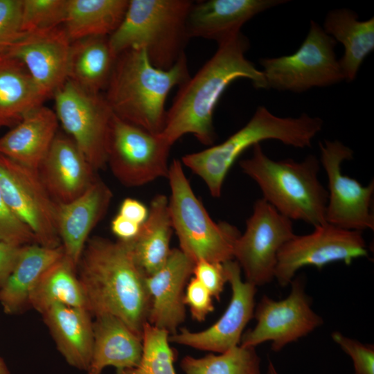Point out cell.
<instances>
[{
    "mask_svg": "<svg viewBox=\"0 0 374 374\" xmlns=\"http://www.w3.org/2000/svg\"><path fill=\"white\" fill-rule=\"evenodd\" d=\"M214 55L193 76L179 86L167 110L160 135L170 145L186 134L205 145L216 139L213 116L229 85L239 78L251 80L257 89H267L261 70L246 57L248 39L240 32L219 44Z\"/></svg>",
    "mask_w": 374,
    "mask_h": 374,
    "instance_id": "1",
    "label": "cell"
},
{
    "mask_svg": "<svg viewBox=\"0 0 374 374\" xmlns=\"http://www.w3.org/2000/svg\"><path fill=\"white\" fill-rule=\"evenodd\" d=\"M77 269L89 312L115 316L141 337L150 297L130 242L98 236L88 240Z\"/></svg>",
    "mask_w": 374,
    "mask_h": 374,
    "instance_id": "2",
    "label": "cell"
},
{
    "mask_svg": "<svg viewBox=\"0 0 374 374\" xmlns=\"http://www.w3.org/2000/svg\"><path fill=\"white\" fill-rule=\"evenodd\" d=\"M190 77L186 54L163 70L151 64L144 49L132 48L117 55L104 96L116 116L159 134L169 92Z\"/></svg>",
    "mask_w": 374,
    "mask_h": 374,
    "instance_id": "3",
    "label": "cell"
},
{
    "mask_svg": "<svg viewBox=\"0 0 374 374\" xmlns=\"http://www.w3.org/2000/svg\"><path fill=\"white\" fill-rule=\"evenodd\" d=\"M323 125L321 118L305 113L298 117H279L260 106L247 123L224 141L202 151L186 154L181 162L199 176L210 194L217 198L221 196L231 168L249 148L268 139L296 148H309Z\"/></svg>",
    "mask_w": 374,
    "mask_h": 374,
    "instance_id": "4",
    "label": "cell"
},
{
    "mask_svg": "<svg viewBox=\"0 0 374 374\" xmlns=\"http://www.w3.org/2000/svg\"><path fill=\"white\" fill-rule=\"evenodd\" d=\"M252 148L251 157L239 164L258 184L262 198L291 220H301L314 227L326 223L328 192L318 177L319 160L310 154L301 162L291 159L274 161L265 154L260 143Z\"/></svg>",
    "mask_w": 374,
    "mask_h": 374,
    "instance_id": "5",
    "label": "cell"
},
{
    "mask_svg": "<svg viewBox=\"0 0 374 374\" xmlns=\"http://www.w3.org/2000/svg\"><path fill=\"white\" fill-rule=\"evenodd\" d=\"M193 3L189 0H130L121 23L109 36L113 53L117 57L125 50L141 48L153 66L169 69L185 54Z\"/></svg>",
    "mask_w": 374,
    "mask_h": 374,
    "instance_id": "6",
    "label": "cell"
},
{
    "mask_svg": "<svg viewBox=\"0 0 374 374\" xmlns=\"http://www.w3.org/2000/svg\"><path fill=\"white\" fill-rule=\"evenodd\" d=\"M167 178L169 211L179 249L195 263L200 260L220 263L234 260L239 230L226 222L212 220L194 193L179 160L172 161Z\"/></svg>",
    "mask_w": 374,
    "mask_h": 374,
    "instance_id": "7",
    "label": "cell"
},
{
    "mask_svg": "<svg viewBox=\"0 0 374 374\" xmlns=\"http://www.w3.org/2000/svg\"><path fill=\"white\" fill-rule=\"evenodd\" d=\"M336 44L312 20L308 33L296 51L259 60L267 89L301 93L344 81L335 51Z\"/></svg>",
    "mask_w": 374,
    "mask_h": 374,
    "instance_id": "8",
    "label": "cell"
},
{
    "mask_svg": "<svg viewBox=\"0 0 374 374\" xmlns=\"http://www.w3.org/2000/svg\"><path fill=\"white\" fill-rule=\"evenodd\" d=\"M58 122L97 171L107 165L113 112L101 93L67 80L53 94Z\"/></svg>",
    "mask_w": 374,
    "mask_h": 374,
    "instance_id": "9",
    "label": "cell"
},
{
    "mask_svg": "<svg viewBox=\"0 0 374 374\" xmlns=\"http://www.w3.org/2000/svg\"><path fill=\"white\" fill-rule=\"evenodd\" d=\"M172 145L160 134H152L113 115L107 164L127 187H138L168 177Z\"/></svg>",
    "mask_w": 374,
    "mask_h": 374,
    "instance_id": "10",
    "label": "cell"
},
{
    "mask_svg": "<svg viewBox=\"0 0 374 374\" xmlns=\"http://www.w3.org/2000/svg\"><path fill=\"white\" fill-rule=\"evenodd\" d=\"M0 187L5 202L43 247L61 246L57 227V203L35 170L0 154Z\"/></svg>",
    "mask_w": 374,
    "mask_h": 374,
    "instance_id": "11",
    "label": "cell"
},
{
    "mask_svg": "<svg viewBox=\"0 0 374 374\" xmlns=\"http://www.w3.org/2000/svg\"><path fill=\"white\" fill-rule=\"evenodd\" d=\"M314 228L309 234L295 235L279 250L274 278L280 285L290 284L296 272L303 267L321 269L335 262L350 265L354 259L368 256L362 231L328 222Z\"/></svg>",
    "mask_w": 374,
    "mask_h": 374,
    "instance_id": "12",
    "label": "cell"
},
{
    "mask_svg": "<svg viewBox=\"0 0 374 374\" xmlns=\"http://www.w3.org/2000/svg\"><path fill=\"white\" fill-rule=\"evenodd\" d=\"M294 235L290 219L263 198L256 200L245 231L234 247L233 258L246 281L256 287L270 283L274 278L279 250Z\"/></svg>",
    "mask_w": 374,
    "mask_h": 374,
    "instance_id": "13",
    "label": "cell"
},
{
    "mask_svg": "<svg viewBox=\"0 0 374 374\" xmlns=\"http://www.w3.org/2000/svg\"><path fill=\"white\" fill-rule=\"evenodd\" d=\"M290 284L289 296L281 301L262 297L253 313L257 323L242 334L240 346L255 348L271 341V350L278 352L323 324V319L311 308L303 278L296 277Z\"/></svg>",
    "mask_w": 374,
    "mask_h": 374,
    "instance_id": "14",
    "label": "cell"
},
{
    "mask_svg": "<svg viewBox=\"0 0 374 374\" xmlns=\"http://www.w3.org/2000/svg\"><path fill=\"white\" fill-rule=\"evenodd\" d=\"M323 166L328 180L326 222L336 226L362 231L374 229L371 211L374 181L362 186L357 180L341 172V165L353 158V151L339 141L319 143Z\"/></svg>",
    "mask_w": 374,
    "mask_h": 374,
    "instance_id": "15",
    "label": "cell"
},
{
    "mask_svg": "<svg viewBox=\"0 0 374 374\" xmlns=\"http://www.w3.org/2000/svg\"><path fill=\"white\" fill-rule=\"evenodd\" d=\"M231 287L229 304L222 317L207 329L191 332L181 328L169 336V341L198 350L222 353L239 346L243 330L253 317L256 287L242 281L241 269L235 260L224 262Z\"/></svg>",
    "mask_w": 374,
    "mask_h": 374,
    "instance_id": "16",
    "label": "cell"
},
{
    "mask_svg": "<svg viewBox=\"0 0 374 374\" xmlns=\"http://www.w3.org/2000/svg\"><path fill=\"white\" fill-rule=\"evenodd\" d=\"M71 43L62 26L25 33L6 54L24 64L48 98L68 80Z\"/></svg>",
    "mask_w": 374,
    "mask_h": 374,
    "instance_id": "17",
    "label": "cell"
},
{
    "mask_svg": "<svg viewBox=\"0 0 374 374\" xmlns=\"http://www.w3.org/2000/svg\"><path fill=\"white\" fill-rule=\"evenodd\" d=\"M194 266L195 262L179 249L173 248L164 265L145 278L150 297L148 322L170 335L176 333L185 320L184 289Z\"/></svg>",
    "mask_w": 374,
    "mask_h": 374,
    "instance_id": "18",
    "label": "cell"
},
{
    "mask_svg": "<svg viewBox=\"0 0 374 374\" xmlns=\"http://www.w3.org/2000/svg\"><path fill=\"white\" fill-rule=\"evenodd\" d=\"M38 172L48 192L59 204L80 196L98 177L74 141L58 132Z\"/></svg>",
    "mask_w": 374,
    "mask_h": 374,
    "instance_id": "19",
    "label": "cell"
},
{
    "mask_svg": "<svg viewBox=\"0 0 374 374\" xmlns=\"http://www.w3.org/2000/svg\"><path fill=\"white\" fill-rule=\"evenodd\" d=\"M113 197L98 177L80 196L57 203V227L65 258L77 269L93 229L106 214Z\"/></svg>",
    "mask_w": 374,
    "mask_h": 374,
    "instance_id": "20",
    "label": "cell"
},
{
    "mask_svg": "<svg viewBox=\"0 0 374 374\" xmlns=\"http://www.w3.org/2000/svg\"><path fill=\"white\" fill-rule=\"evenodd\" d=\"M283 0H208L193 3L187 19L189 38L215 40L217 44L240 33L256 15Z\"/></svg>",
    "mask_w": 374,
    "mask_h": 374,
    "instance_id": "21",
    "label": "cell"
},
{
    "mask_svg": "<svg viewBox=\"0 0 374 374\" xmlns=\"http://www.w3.org/2000/svg\"><path fill=\"white\" fill-rule=\"evenodd\" d=\"M58 123L52 109L43 105L34 108L0 136V154L38 170L58 132Z\"/></svg>",
    "mask_w": 374,
    "mask_h": 374,
    "instance_id": "22",
    "label": "cell"
},
{
    "mask_svg": "<svg viewBox=\"0 0 374 374\" xmlns=\"http://www.w3.org/2000/svg\"><path fill=\"white\" fill-rule=\"evenodd\" d=\"M93 323V344L87 374H101L114 366L117 374L134 368L143 352L142 338L118 317L103 314Z\"/></svg>",
    "mask_w": 374,
    "mask_h": 374,
    "instance_id": "23",
    "label": "cell"
},
{
    "mask_svg": "<svg viewBox=\"0 0 374 374\" xmlns=\"http://www.w3.org/2000/svg\"><path fill=\"white\" fill-rule=\"evenodd\" d=\"M82 308L55 303L42 315L59 351L71 366L87 370L93 344V323Z\"/></svg>",
    "mask_w": 374,
    "mask_h": 374,
    "instance_id": "24",
    "label": "cell"
},
{
    "mask_svg": "<svg viewBox=\"0 0 374 374\" xmlns=\"http://www.w3.org/2000/svg\"><path fill=\"white\" fill-rule=\"evenodd\" d=\"M322 28L344 46L339 63L344 80H355L363 61L374 50L373 17L362 21L352 10L337 8L328 12Z\"/></svg>",
    "mask_w": 374,
    "mask_h": 374,
    "instance_id": "25",
    "label": "cell"
},
{
    "mask_svg": "<svg viewBox=\"0 0 374 374\" xmlns=\"http://www.w3.org/2000/svg\"><path fill=\"white\" fill-rule=\"evenodd\" d=\"M64 256L62 245L56 248L37 243L22 246L9 276L0 287V303L7 314H14L28 304L31 290L42 274Z\"/></svg>",
    "mask_w": 374,
    "mask_h": 374,
    "instance_id": "26",
    "label": "cell"
},
{
    "mask_svg": "<svg viewBox=\"0 0 374 374\" xmlns=\"http://www.w3.org/2000/svg\"><path fill=\"white\" fill-rule=\"evenodd\" d=\"M172 231L168 199L158 194L150 202L148 217L139 233L129 241L135 261L145 276L157 272L167 261L172 249Z\"/></svg>",
    "mask_w": 374,
    "mask_h": 374,
    "instance_id": "27",
    "label": "cell"
},
{
    "mask_svg": "<svg viewBox=\"0 0 374 374\" xmlns=\"http://www.w3.org/2000/svg\"><path fill=\"white\" fill-rule=\"evenodd\" d=\"M46 99L21 61L0 55V127H13Z\"/></svg>",
    "mask_w": 374,
    "mask_h": 374,
    "instance_id": "28",
    "label": "cell"
},
{
    "mask_svg": "<svg viewBox=\"0 0 374 374\" xmlns=\"http://www.w3.org/2000/svg\"><path fill=\"white\" fill-rule=\"evenodd\" d=\"M116 56L113 53L109 36H94L72 42L68 80L95 93L105 89Z\"/></svg>",
    "mask_w": 374,
    "mask_h": 374,
    "instance_id": "29",
    "label": "cell"
},
{
    "mask_svg": "<svg viewBox=\"0 0 374 374\" xmlns=\"http://www.w3.org/2000/svg\"><path fill=\"white\" fill-rule=\"evenodd\" d=\"M128 3V0H69L63 27L71 42L110 36L121 23Z\"/></svg>",
    "mask_w": 374,
    "mask_h": 374,
    "instance_id": "30",
    "label": "cell"
},
{
    "mask_svg": "<svg viewBox=\"0 0 374 374\" xmlns=\"http://www.w3.org/2000/svg\"><path fill=\"white\" fill-rule=\"evenodd\" d=\"M76 270L63 256L40 277L30 292L28 303L42 314L55 303L89 311L87 296Z\"/></svg>",
    "mask_w": 374,
    "mask_h": 374,
    "instance_id": "31",
    "label": "cell"
},
{
    "mask_svg": "<svg viewBox=\"0 0 374 374\" xmlns=\"http://www.w3.org/2000/svg\"><path fill=\"white\" fill-rule=\"evenodd\" d=\"M180 365L185 374H261L260 358L255 348L240 345L219 355L186 356Z\"/></svg>",
    "mask_w": 374,
    "mask_h": 374,
    "instance_id": "32",
    "label": "cell"
},
{
    "mask_svg": "<svg viewBox=\"0 0 374 374\" xmlns=\"http://www.w3.org/2000/svg\"><path fill=\"white\" fill-rule=\"evenodd\" d=\"M170 334L146 322L142 332L143 352L138 366L122 374H176Z\"/></svg>",
    "mask_w": 374,
    "mask_h": 374,
    "instance_id": "33",
    "label": "cell"
},
{
    "mask_svg": "<svg viewBox=\"0 0 374 374\" xmlns=\"http://www.w3.org/2000/svg\"><path fill=\"white\" fill-rule=\"evenodd\" d=\"M69 0H23L22 30L24 33L62 26Z\"/></svg>",
    "mask_w": 374,
    "mask_h": 374,
    "instance_id": "34",
    "label": "cell"
},
{
    "mask_svg": "<svg viewBox=\"0 0 374 374\" xmlns=\"http://www.w3.org/2000/svg\"><path fill=\"white\" fill-rule=\"evenodd\" d=\"M23 0H0V55L7 53L24 35Z\"/></svg>",
    "mask_w": 374,
    "mask_h": 374,
    "instance_id": "35",
    "label": "cell"
},
{
    "mask_svg": "<svg viewBox=\"0 0 374 374\" xmlns=\"http://www.w3.org/2000/svg\"><path fill=\"white\" fill-rule=\"evenodd\" d=\"M332 338L352 359L355 374H374V347L334 332Z\"/></svg>",
    "mask_w": 374,
    "mask_h": 374,
    "instance_id": "36",
    "label": "cell"
},
{
    "mask_svg": "<svg viewBox=\"0 0 374 374\" xmlns=\"http://www.w3.org/2000/svg\"><path fill=\"white\" fill-rule=\"evenodd\" d=\"M0 241L24 246L36 243L31 231L10 211L0 187Z\"/></svg>",
    "mask_w": 374,
    "mask_h": 374,
    "instance_id": "37",
    "label": "cell"
},
{
    "mask_svg": "<svg viewBox=\"0 0 374 374\" xmlns=\"http://www.w3.org/2000/svg\"><path fill=\"white\" fill-rule=\"evenodd\" d=\"M193 274L213 297L220 300L224 285L228 282L223 263L200 260L195 263Z\"/></svg>",
    "mask_w": 374,
    "mask_h": 374,
    "instance_id": "38",
    "label": "cell"
},
{
    "mask_svg": "<svg viewBox=\"0 0 374 374\" xmlns=\"http://www.w3.org/2000/svg\"><path fill=\"white\" fill-rule=\"evenodd\" d=\"M184 301L189 307L192 317L197 321H204L214 310L213 296L195 277L187 283Z\"/></svg>",
    "mask_w": 374,
    "mask_h": 374,
    "instance_id": "39",
    "label": "cell"
},
{
    "mask_svg": "<svg viewBox=\"0 0 374 374\" xmlns=\"http://www.w3.org/2000/svg\"><path fill=\"white\" fill-rule=\"evenodd\" d=\"M22 246L0 241V287L11 273Z\"/></svg>",
    "mask_w": 374,
    "mask_h": 374,
    "instance_id": "40",
    "label": "cell"
},
{
    "mask_svg": "<svg viewBox=\"0 0 374 374\" xmlns=\"http://www.w3.org/2000/svg\"><path fill=\"white\" fill-rule=\"evenodd\" d=\"M118 214L141 225L148 217V208L137 199L125 198L119 207Z\"/></svg>",
    "mask_w": 374,
    "mask_h": 374,
    "instance_id": "41",
    "label": "cell"
},
{
    "mask_svg": "<svg viewBox=\"0 0 374 374\" xmlns=\"http://www.w3.org/2000/svg\"><path fill=\"white\" fill-rule=\"evenodd\" d=\"M141 225L117 214L112 220L111 229L120 240L130 241L139 233Z\"/></svg>",
    "mask_w": 374,
    "mask_h": 374,
    "instance_id": "42",
    "label": "cell"
},
{
    "mask_svg": "<svg viewBox=\"0 0 374 374\" xmlns=\"http://www.w3.org/2000/svg\"><path fill=\"white\" fill-rule=\"evenodd\" d=\"M0 374H10L8 366L1 357H0Z\"/></svg>",
    "mask_w": 374,
    "mask_h": 374,
    "instance_id": "43",
    "label": "cell"
},
{
    "mask_svg": "<svg viewBox=\"0 0 374 374\" xmlns=\"http://www.w3.org/2000/svg\"><path fill=\"white\" fill-rule=\"evenodd\" d=\"M267 374H279L271 360L269 361Z\"/></svg>",
    "mask_w": 374,
    "mask_h": 374,
    "instance_id": "44",
    "label": "cell"
}]
</instances>
